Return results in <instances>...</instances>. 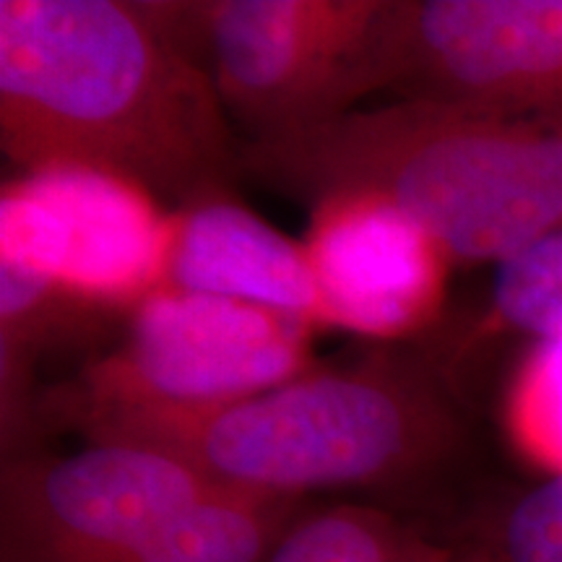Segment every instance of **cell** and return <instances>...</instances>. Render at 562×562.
Returning <instances> with one entry per match:
<instances>
[{
  "instance_id": "obj_12",
  "label": "cell",
  "mask_w": 562,
  "mask_h": 562,
  "mask_svg": "<svg viewBox=\"0 0 562 562\" xmlns=\"http://www.w3.org/2000/svg\"><path fill=\"white\" fill-rule=\"evenodd\" d=\"M484 328L562 341V227L497 266Z\"/></svg>"
},
{
  "instance_id": "obj_9",
  "label": "cell",
  "mask_w": 562,
  "mask_h": 562,
  "mask_svg": "<svg viewBox=\"0 0 562 562\" xmlns=\"http://www.w3.org/2000/svg\"><path fill=\"white\" fill-rule=\"evenodd\" d=\"M311 209L302 250L315 323L406 339L438 318L453 261L409 214L372 193H331Z\"/></svg>"
},
{
  "instance_id": "obj_10",
  "label": "cell",
  "mask_w": 562,
  "mask_h": 562,
  "mask_svg": "<svg viewBox=\"0 0 562 562\" xmlns=\"http://www.w3.org/2000/svg\"><path fill=\"white\" fill-rule=\"evenodd\" d=\"M165 286L250 302L315 323V286L302 243L281 235L229 191L172 211Z\"/></svg>"
},
{
  "instance_id": "obj_14",
  "label": "cell",
  "mask_w": 562,
  "mask_h": 562,
  "mask_svg": "<svg viewBox=\"0 0 562 562\" xmlns=\"http://www.w3.org/2000/svg\"><path fill=\"white\" fill-rule=\"evenodd\" d=\"M480 562H562V474L547 476L503 510Z\"/></svg>"
},
{
  "instance_id": "obj_13",
  "label": "cell",
  "mask_w": 562,
  "mask_h": 562,
  "mask_svg": "<svg viewBox=\"0 0 562 562\" xmlns=\"http://www.w3.org/2000/svg\"><path fill=\"white\" fill-rule=\"evenodd\" d=\"M510 427L531 461L562 474V341L533 347L513 391Z\"/></svg>"
},
{
  "instance_id": "obj_6",
  "label": "cell",
  "mask_w": 562,
  "mask_h": 562,
  "mask_svg": "<svg viewBox=\"0 0 562 562\" xmlns=\"http://www.w3.org/2000/svg\"><path fill=\"white\" fill-rule=\"evenodd\" d=\"M220 487L131 442L3 456L0 562H144L182 510Z\"/></svg>"
},
{
  "instance_id": "obj_7",
  "label": "cell",
  "mask_w": 562,
  "mask_h": 562,
  "mask_svg": "<svg viewBox=\"0 0 562 562\" xmlns=\"http://www.w3.org/2000/svg\"><path fill=\"white\" fill-rule=\"evenodd\" d=\"M170 214L87 167L21 172L0 193V261L45 273L110 313L131 315L165 286Z\"/></svg>"
},
{
  "instance_id": "obj_4",
  "label": "cell",
  "mask_w": 562,
  "mask_h": 562,
  "mask_svg": "<svg viewBox=\"0 0 562 562\" xmlns=\"http://www.w3.org/2000/svg\"><path fill=\"white\" fill-rule=\"evenodd\" d=\"M154 11L248 140L328 123L389 87L393 0H201Z\"/></svg>"
},
{
  "instance_id": "obj_1",
  "label": "cell",
  "mask_w": 562,
  "mask_h": 562,
  "mask_svg": "<svg viewBox=\"0 0 562 562\" xmlns=\"http://www.w3.org/2000/svg\"><path fill=\"white\" fill-rule=\"evenodd\" d=\"M0 149L21 172L87 167L175 211L240 178L227 110L154 3L0 0Z\"/></svg>"
},
{
  "instance_id": "obj_3",
  "label": "cell",
  "mask_w": 562,
  "mask_h": 562,
  "mask_svg": "<svg viewBox=\"0 0 562 562\" xmlns=\"http://www.w3.org/2000/svg\"><path fill=\"white\" fill-rule=\"evenodd\" d=\"M89 442H131L256 495L412 482L459 451L461 414L427 364L381 355L214 406L50 404Z\"/></svg>"
},
{
  "instance_id": "obj_2",
  "label": "cell",
  "mask_w": 562,
  "mask_h": 562,
  "mask_svg": "<svg viewBox=\"0 0 562 562\" xmlns=\"http://www.w3.org/2000/svg\"><path fill=\"white\" fill-rule=\"evenodd\" d=\"M240 175L311 206L331 193L381 195L453 263L501 266L562 227V115L396 100L240 140Z\"/></svg>"
},
{
  "instance_id": "obj_8",
  "label": "cell",
  "mask_w": 562,
  "mask_h": 562,
  "mask_svg": "<svg viewBox=\"0 0 562 562\" xmlns=\"http://www.w3.org/2000/svg\"><path fill=\"white\" fill-rule=\"evenodd\" d=\"M391 91L501 115H562V0H393Z\"/></svg>"
},
{
  "instance_id": "obj_11",
  "label": "cell",
  "mask_w": 562,
  "mask_h": 562,
  "mask_svg": "<svg viewBox=\"0 0 562 562\" xmlns=\"http://www.w3.org/2000/svg\"><path fill=\"white\" fill-rule=\"evenodd\" d=\"M115 313L26 266L0 261V351L24 364L42 351L87 347Z\"/></svg>"
},
{
  "instance_id": "obj_5",
  "label": "cell",
  "mask_w": 562,
  "mask_h": 562,
  "mask_svg": "<svg viewBox=\"0 0 562 562\" xmlns=\"http://www.w3.org/2000/svg\"><path fill=\"white\" fill-rule=\"evenodd\" d=\"M313 323L271 307L159 286L128 315V336L55 404L214 406L311 372Z\"/></svg>"
}]
</instances>
